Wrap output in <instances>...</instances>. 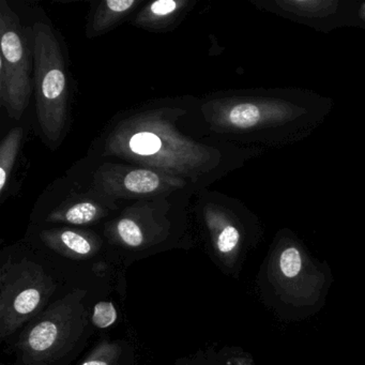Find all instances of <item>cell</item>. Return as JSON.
<instances>
[{
    "label": "cell",
    "instance_id": "obj_1",
    "mask_svg": "<svg viewBox=\"0 0 365 365\" xmlns=\"http://www.w3.org/2000/svg\"><path fill=\"white\" fill-rule=\"evenodd\" d=\"M332 100L300 88H257L202 104L209 128L251 148H279L309 138L328 118Z\"/></svg>",
    "mask_w": 365,
    "mask_h": 365
},
{
    "label": "cell",
    "instance_id": "obj_2",
    "mask_svg": "<svg viewBox=\"0 0 365 365\" xmlns=\"http://www.w3.org/2000/svg\"><path fill=\"white\" fill-rule=\"evenodd\" d=\"M175 123L172 112L163 110L134 113L108 132L103 155L195 181L217 170L238 168L264 151L237 147L228 153L227 149L200 144L180 133Z\"/></svg>",
    "mask_w": 365,
    "mask_h": 365
},
{
    "label": "cell",
    "instance_id": "obj_3",
    "mask_svg": "<svg viewBox=\"0 0 365 365\" xmlns=\"http://www.w3.org/2000/svg\"><path fill=\"white\" fill-rule=\"evenodd\" d=\"M108 271L113 270L76 266L27 242L3 250L0 256V341L5 351L11 354L27 324L69 288L95 273Z\"/></svg>",
    "mask_w": 365,
    "mask_h": 365
},
{
    "label": "cell",
    "instance_id": "obj_4",
    "mask_svg": "<svg viewBox=\"0 0 365 365\" xmlns=\"http://www.w3.org/2000/svg\"><path fill=\"white\" fill-rule=\"evenodd\" d=\"M121 277L113 271L98 272L76 284L53 302L16 341L14 365H71L96 333L93 305L120 292Z\"/></svg>",
    "mask_w": 365,
    "mask_h": 365
},
{
    "label": "cell",
    "instance_id": "obj_5",
    "mask_svg": "<svg viewBox=\"0 0 365 365\" xmlns=\"http://www.w3.org/2000/svg\"><path fill=\"white\" fill-rule=\"evenodd\" d=\"M182 234L180 225L148 202L125 208L102 230L110 264L123 277L133 262L182 247Z\"/></svg>",
    "mask_w": 365,
    "mask_h": 365
},
{
    "label": "cell",
    "instance_id": "obj_6",
    "mask_svg": "<svg viewBox=\"0 0 365 365\" xmlns=\"http://www.w3.org/2000/svg\"><path fill=\"white\" fill-rule=\"evenodd\" d=\"M33 48L38 121L44 138L57 143L67 128V74L58 39L41 21L33 26Z\"/></svg>",
    "mask_w": 365,
    "mask_h": 365
},
{
    "label": "cell",
    "instance_id": "obj_7",
    "mask_svg": "<svg viewBox=\"0 0 365 365\" xmlns=\"http://www.w3.org/2000/svg\"><path fill=\"white\" fill-rule=\"evenodd\" d=\"M31 51L18 14L0 1V104L20 120L31 96Z\"/></svg>",
    "mask_w": 365,
    "mask_h": 365
},
{
    "label": "cell",
    "instance_id": "obj_8",
    "mask_svg": "<svg viewBox=\"0 0 365 365\" xmlns=\"http://www.w3.org/2000/svg\"><path fill=\"white\" fill-rule=\"evenodd\" d=\"M26 242L76 266L113 270L120 275L110 264L103 236L91 228L43 225L29 232Z\"/></svg>",
    "mask_w": 365,
    "mask_h": 365
},
{
    "label": "cell",
    "instance_id": "obj_9",
    "mask_svg": "<svg viewBox=\"0 0 365 365\" xmlns=\"http://www.w3.org/2000/svg\"><path fill=\"white\" fill-rule=\"evenodd\" d=\"M179 177L127 164L106 163L96 170L91 191L110 200H145L161 197L187 187Z\"/></svg>",
    "mask_w": 365,
    "mask_h": 365
},
{
    "label": "cell",
    "instance_id": "obj_10",
    "mask_svg": "<svg viewBox=\"0 0 365 365\" xmlns=\"http://www.w3.org/2000/svg\"><path fill=\"white\" fill-rule=\"evenodd\" d=\"M252 3L262 11L319 33L356 27L358 1L354 0H252Z\"/></svg>",
    "mask_w": 365,
    "mask_h": 365
},
{
    "label": "cell",
    "instance_id": "obj_11",
    "mask_svg": "<svg viewBox=\"0 0 365 365\" xmlns=\"http://www.w3.org/2000/svg\"><path fill=\"white\" fill-rule=\"evenodd\" d=\"M116 210L117 205L114 200L96 192L93 194H76L66 198L52 209L42 222L44 225L86 227L100 223Z\"/></svg>",
    "mask_w": 365,
    "mask_h": 365
},
{
    "label": "cell",
    "instance_id": "obj_12",
    "mask_svg": "<svg viewBox=\"0 0 365 365\" xmlns=\"http://www.w3.org/2000/svg\"><path fill=\"white\" fill-rule=\"evenodd\" d=\"M230 204L208 202L202 207V222L212 253L228 256L240 245L241 230L237 224L234 207Z\"/></svg>",
    "mask_w": 365,
    "mask_h": 365
},
{
    "label": "cell",
    "instance_id": "obj_13",
    "mask_svg": "<svg viewBox=\"0 0 365 365\" xmlns=\"http://www.w3.org/2000/svg\"><path fill=\"white\" fill-rule=\"evenodd\" d=\"M78 365H136V349L128 339L101 336Z\"/></svg>",
    "mask_w": 365,
    "mask_h": 365
},
{
    "label": "cell",
    "instance_id": "obj_14",
    "mask_svg": "<svg viewBox=\"0 0 365 365\" xmlns=\"http://www.w3.org/2000/svg\"><path fill=\"white\" fill-rule=\"evenodd\" d=\"M142 3V0H106L98 3L89 19L87 37H98L112 31Z\"/></svg>",
    "mask_w": 365,
    "mask_h": 365
},
{
    "label": "cell",
    "instance_id": "obj_15",
    "mask_svg": "<svg viewBox=\"0 0 365 365\" xmlns=\"http://www.w3.org/2000/svg\"><path fill=\"white\" fill-rule=\"evenodd\" d=\"M189 5L187 0H157L138 12L134 25L148 31H163L185 14Z\"/></svg>",
    "mask_w": 365,
    "mask_h": 365
},
{
    "label": "cell",
    "instance_id": "obj_16",
    "mask_svg": "<svg viewBox=\"0 0 365 365\" xmlns=\"http://www.w3.org/2000/svg\"><path fill=\"white\" fill-rule=\"evenodd\" d=\"M22 138V128H14L0 144V194H4L9 183L12 170L20 151Z\"/></svg>",
    "mask_w": 365,
    "mask_h": 365
},
{
    "label": "cell",
    "instance_id": "obj_17",
    "mask_svg": "<svg viewBox=\"0 0 365 365\" xmlns=\"http://www.w3.org/2000/svg\"><path fill=\"white\" fill-rule=\"evenodd\" d=\"M119 313L116 305L108 298L101 299L93 305L91 322L97 331L108 330L118 322Z\"/></svg>",
    "mask_w": 365,
    "mask_h": 365
},
{
    "label": "cell",
    "instance_id": "obj_18",
    "mask_svg": "<svg viewBox=\"0 0 365 365\" xmlns=\"http://www.w3.org/2000/svg\"><path fill=\"white\" fill-rule=\"evenodd\" d=\"M301 260L300 253L296 247H288L282 253L279 258V266L282 271L287 277H294L300 272Z\"/></svg>",
    "mask_w": 365,
    "mask_h": 365
},
{
    "label": "cell",
    "instance_id": "obj_19",
    "mask_svg": "<svg viewBox=\"0 0 365 365\" xmlns=\"http://www.w3.org/2000/svg\"><path fill=\"white\" fill-rule=\"evenodd\" d=\"M210 356L202 352V350L192 354V356H185V358L179 359L175 365H211L209 361Z\"/></svg>",
    "mask_w": 365,
    "mask_h": 365
},
{
    "label": "cell",
    "instance_id": "obj_20",
    "mask_svg": "<svg viewBox=\"0 0 365 365\" xmlns=\"http://www.w3.org/2000/svg\"><path fill=\"white\" fill-rule=\"evenodd\" d=\"M356 27H360L365 31V3L358 1V9H356Z\"/></svg>",
    "mask_w": 365,
    "mask_h": 365
}]
</instances>
